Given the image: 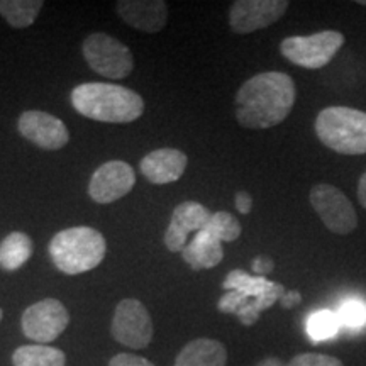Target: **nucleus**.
<instances>
[{"label": "nucleus", "instance_id": "f257e3e1", "mask_svg": "<svg viewBox=\"0 0 366 366\" xmlns=\"http://www.w3.org/2000/svg\"><path fill=\"white\" fill-rule=\"evenodd\" d=\"M297 99L295 81L282 71L251 76L236 94V119L246 129H269L290 116Z\"/></svg>", "mask_w": 366, "mask_h": 366}, {"label": "nucleus", "instance_id": "f03ea898", "mask_svg": "<svg viewBox=\"0 0 366 366\" xmlns=\"http://www.w3.org/2000/svg\"><path fill=\"white\" fill-rule=\"evenodd\" d=\"M71 105L80 116L92 121L127 124L137 121L144 112V100L134 90L122 85L89 81L75 86Z\"/></svg>", "mask_w": 366, "mask_h": 366}, {"label": "nucleus", "instance_id": "7ed1b4c3", "mask_svg": "<svg viewBox=\"0 0 366 366\" xmlns=\"http://www.w3.org/2000/svg\"><path fill=\"white\" fill-rule=\"evenodd\" d=\"M105 251V237L89 226L63 229L49 242L54 267L66 274H80L97 268L104 262Z\"/></svg>", "mask_w": 366, "mask_h": 366}, {"label": "nucleus", "instance_id": "20e7f679", "mask_svg": "<svg viewBox=\"0 0 366 366\" xmlns=\"http://www.w3.org/2000/svg\"><path fill=\"white\" fill-rule=\"evenodd\" d=\"M315 134L326 148L346 157L366 154V112L331 105L315 117Z\"/></svg>", "mask_w": 366, "mask_h": 366}, {"label": "nucleus", "instance_id": "39448f33", "mask_svg": "<svg viewBox=\"0 0 366 366\" xmlns=\"http://www.w3.org/2000/svg\"><path fill=\"white\" fill-rule=\"evenodd\" d=\"M345 41V34L340 31H320L310 36H290L282 41L280 53L297 66L319 70L332 61Z\"/></svg>", "mask_w": 366, "mask_h": 366}, {"label": "nucleus", "instance_id": "423d86ee", "mask_svg": "<svg viewBox=\"0 0 366 366\" xmlns=\"http://www.w3.org/2000/svg\"><path fill=\"white\" fill-rule=\"evenodd\" d=\"M85 61L99 75L111 80H121L134 70V58L124 43L105 33H94L81 46Z\"/></svg>", "mask_w": 366, "mask_h": 366}, {"label": "nucleus", "instance_id": "0eeeda50", "mask_svg": "<svg viewBox=\"0 0 366 366\" xmlns=\"http://www.w3.org/2000/svg\"><path fill=\"white\" fill-rule=\"evenodd\" d=\"M320 221L334 234H351L358 226V216L351 200L331 183H317L309 195Z\"/></svg>", "mask_w": 366, "mask_h": 366}, {"label": "nucleus", "instance_id": "6e6552de", "mask_svg": "<svg viewBox=\"0 0 366 366\" xmlns=\"http://www.w3.org/2000/svg\"><path fill=\"white\" fill-rule=\"evenodd\" d=\"M70 324V314L56 299H44L29 305L21 319V327L26 337L36 345H49L65 332Z\"/></svg>", "mask_w": 366, "mask_h": 366}, {"label": "nucleus", "instance_id": "1a4fd4ad", "mask_svg": "<svg viewBox=\"0 0 366 366\" xmlns=\"http://www.w3.org/2000/svg\"><path fill=\"white\" fill-rule=\"evenodd\" d=\"M111 332L121 345L143 350L153 340L154 332L148 309L136 299L121 300L114 312Z\"/></svg>", "mask_w": 366, "mask_h": 366}, {"label": "nucleus", "instance_id": "9d476101", "mask_svg": "<svg viewBox=\"0 0 366 366\" xmlns=\"http://www.w3.org/2000/svg\"><path fill=\"white\" fill-rule=\"evenodd\" d=\"M287 0H237L229 11V26L236 34H249L274 24L285 16Z\"/></svg>", "mask_w": 366, "mask_h": 366}, {"label": "nucleus", "instance_id": "9b49d317", "mask_svg": "<svg viewBox=\"0 0 366 366\" xmlns=\"http://www.w3.org/2000/svg\"><path fill=\"white\" fill-rule=\"evenodd\" d=\"M136 173L121 159L104 163L95 170L89 183V195L97 204H112L134 189Z\"/></svg>", "mask_w": 366, "mask_h": 366}, {"label": "nucleus", "instance_id": "f8f14e48", "mask_svg": "<svg viewBox=\"0 0 366 366\" xmlns=\"http://www.w3.org/2000/svg\"><path fill=\"white\" fill-rule=\"evenodd\" d=\"M19 134L27 141L48 151L65 148L70 141L65 122L43 111H26L17 119Z\"/></svg>", "mask_w": 366, "mask_h": 366}, {"label": "nucleus", "instance_id": "ddd939ff", "mask_svg": "<svg viewBox=\"0 0 366 366\" xmlns=\"http://www.w3.org/2000/svg\"><path fill=\"white\" fill-rule=\"evenodd\" d=\"M212 212L205 207V205L194 202V200H187L177 205L172 214L170 226H168L167 232H164V244L172 253H178V251L185 249L189 244V234L190 232H200L207 226Z\"/></svg>", "mask_w": 366, "mask_h": 366}, {"label": "nucleus", "instance_id": "4468645a", "mask_svg": "<svg viewBox=\"0 0 366 366\" xmlns=\"http://www.w3.org/2000/svg\"><path fill=\"white\" fill-rule=\"evenodd\" d=\"M121 19L143 33H159L168 22V6L163 0H121L117 2Z\"/></svg>", "mask_w": 366, "mask_h": 366}, {"label": "nucleus", "instance_id": "2eb2a0df", "mask_svg": "<svg viewBox=\"0 0 366 366\" xmlns=\"http://www.w3.org/2000/svg\"><path fill=\"white\" fill-rule=\"evenodd\" d=\"M189 158L180 149L159 148L141 159L139 167L144 178L154 185H167L180 180L187 170Z\"/></svg>", "mask_w": 366, "mask_h": 366}, {"label": "nucleus", "instance_id": "dca6fc26", "mask_svg": "<svg viewBox=\"0 0 366 366\" xmlns=\"http://www.w3.org/2000/svg\"><path fill=\"white\" fill-rule=\"evenodd\" d=\"M183 259L192 269H209L217 267L224 259L222 242L207 231L197 232L195 237L182 251Z\"/></svg>", "mask_w": 366, "mask_h": 366}, {"label": "nucleus", "instance_id": "f3484780", "mask_svg": "<svg viewBox=\"0 0 366 366\" xmlns=\"http://www.w3.org/2000/svg\"><path fill=\"white\" fill-rule=\"evenodd\" d=\"M227 351L221 341L200 337L183 346L175 366H226Z\"/></svg>", "mask_w": 366, "mask_h": 366}, {"label": "nucleus", "instance_id": "a211bd4d", "mask_svg": "<svg viewBox=\"0 0 366 366\" xmlns=\"http://www.w3.org/2000/svg\"><path fill=\"white\" fill-rule=\"evenodd\" d=\"M33 254V241L26 232H11L0 242V268L14 272L27 263Z\"/></svg>", "mask_w": 366, "mask_h": 366}, {"label": "nucleus", "instance_id": "6ab92c4d", "mask_svg": "<svg viewBox=\"0 0 366 366\" xmlns=\"http://www.w3.org/2000/svg\"><path fill=\"white\" fill-rule=\"evenodd\" d=\"M14 366H65L66 356L58 347L48 345H26L12 355Z\"/></svg>", "mask_w": 366, "mask_h": 366}, {"label": "nucleus", "instance_id": "aec40b11", "mask_svg": "<svg viewBox=\"0 0 366 366\" xmlns=\"http://www.w3.org/2000/svg\"><path fill=\"white\" fill-rule=\"evenodd\" d=\"M43 6V0H0V16L16 29H24L34 24Z\"/></svg>", "mask_w": 366, "mask_h": 366}, {"label": "nucleus", "instance_id": "412c9836", "mask_svg": "<svg viewBox=\"0 0 366 366\" xmlns=\"http://www.w3.org/2000/svg\"><path fill=\"white\" fill-rule=\"evenodd\" d=\"M273 287L274 282H269L264 277H253V274L242 272V269H232L222 283L224 290H236L251 300H256L268 294Z\"/></svg>", "mask_w": 366, "mask_h": 366}, {"label": "nucleus", "instance_id": "4be33fe9", "mask_svg": "<svg viewBox=\"0 0 366 366\" xmlns=\"http://www.w3.org/2000/svg\"><path fill=\"white\" fill-rule=\"evenodd\" d=\"M340 317H337V312H334V310L322 309L315 310L314 314L309 315L307 332L314 342L331 340L340 331Z\"/></svg>", "mask_w": 366, "mask_h": 366}, {"label": "nucleus", "instance_id": "5701e85b", "mask_svg": "<svg viewBox=\"0 0 366 366\" xmlns=\"http://www.w3.org/2000/svg\"><path fill=\"white\" fill-rule=\"evenodd\" d=\"M202 231H207L209 234H212L221 242H232L241 236L242 229L239 221H237L232 214L221 210V212L212 214L209 224L202 229Z\"/></svg>", "mask_w": 366, "mask_h": 366}, {"label": "nucleus", "instance_id": "b1692460", "mask_svg": "<svg viewBox=\"0 0 366 366\" xmlns=\"http://www.w3.org/2000/svg\"><path fill=\"white\" fill-rule=\"evenodd\" d=\"M337 317L341 326L358 329L366 322V305L360 300H347L337 310Z\"/></svg>", "mask_w": 366, "mask_h": 366}, {"label": "nucleus", "instance_id": "393cba45", "mask_svg": "<svg viewBox=\"0 0 366 366\" xmlns=\"http://www.w3.org/2000/svg\"><path fill=\"white\" fill-rule=\"evenodd\" d=\"M287 366H342L341 360L329 355L319 353H304L290 360Z\"/></svg>", "mask_w": 366, "mask_h": 366}, {"label": "nucleus", "instance_id": "a878e982", "mask_svg": "<svg viewBox=\"0 0 366 366\" xmlns=\"http://www.w3.org/2000/svg\"><path fill=\"white\" fill-rule=\"evenodd\" d=\"M249 302H251V299L239 294V292L229 290L221 297V300H219V304H217V309L224 314H236L237 315V312H239L244 305H248Z\"/></svg>", "mask_w": 366, "mask_h": 366}, {"label": "nucleus", "instance_id": "bb28decb", "mask_svg": "<svg viewBox=\"0 0 366 366\" xmlns=\"http://www.w3.org/2000/svg\"><path fill=\"white\" fill-rule=\"evenodd\" d=\"M109 366H154L149 360L141 358V356L129 355V353H121L116 355L109 361Z\"/></svg>", "mask_w": 366, "mask_h": 366}, {"label": "nucleus", "instance_id": "cd10ccee", "mask_svg": "<svg viewBox=\"0 0 366 366\" xmlns=\"http://www.w3.org/2000/svg\"><path fill=\"white\" fill-rule=\"evenodd\" d=\"M253 272L256 273V277H264V274L273 272V259L268 258V256H258V258L253 259Z\"/></svg>", "mask_w": 366, "mask_h": 366}, {"label": "nucleus", "instance_id": "c85d7f7f", "mask_svg": "<svg viewBox=\"0 0 366 366\" xmlns=\"http://www.w3.org/2000/svg\"><path fill=\"white\" fill-rule=\"evenodd\" d=\"M236 209L239 210L241 214H249L251 207H253V199L248 192H237L236 194Z\"/></svg>", "mask_w": 366, "mask_h": 366}, {"label": "nucleus", "instance_id": "c756f323", "mask_svg": "<svg viewBox=\"0 0 366 366\" xmlns=\"http://www.w3.org/2000/svg\"><path fill=\"white\" fill-rule=\"evenodd\" d=\"M300 302H302V295L299 294V292H295V290L285 292V294H283V297L280 299V304H282L285 309L295 307V305H299Z\"/></svg>", "mask_w": 366, "mask_h": 366}, {"label": "nucleus", "instance_id": "7c9ffc66", "mask_svg": "<svg viewBox=\"0 0 366 366\" xmlns=\"http://www.w3.org/2000/svg\"><path fill=\"white\" fill-rule=\"evenodd\" d=\"M358 200H360L361 207L366 209V172L361 175L360 182H358Z\"/></svg>", "mask_w": 366, "mask_h": 366}, {"label": "nucleus", "instance_id": "2f4dec72", "mask_svg": "<svg viewBox=\"0 0 366 366\" xmlns=\"http://www.w3.org/2000/svg\"><path fill=\"white\" fill-rule=\"evenodd\" d=\"M358 4H360V6H366V0H360Z\"/></svg>", "mask_w": 366, "mask_h": 366}, {"label": "nucleus", "instance_id": "473e14b6", "mask_svg": "<svg viewBox=\"0 0 366 366\" xmlns=\"http://www.w3.org/2000/svg\"><path fill=\"white\" fill-rule=\"evenodd\" d=\"M2 317H4V312H2V309H0V320H2Z\"/></svg>", "mask_w": 366, "mask_h": 366}]
</instances>
